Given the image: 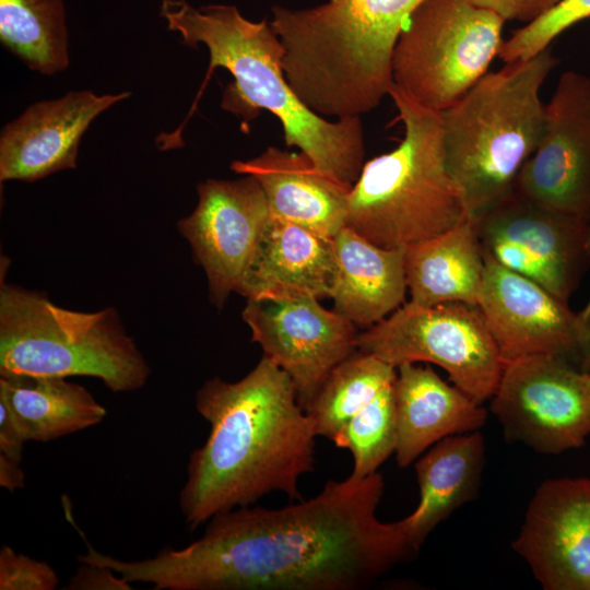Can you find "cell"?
Instances as JSON below:
<instances>
[{
  "label": "cell",
  "mask_w": 590,
  "mask_h": 590,
  "mask_svg": "<svg viewBox=\"0 0 590 590\" xmlns=\"http://www.w3.org/2000/svg\"><path fill=\"white\" fill-rule=\"evenodd\" d=\"M379 473L328 481L307 500L215 515L182 548L101 565L155 590H359L416 552L400 522H382Z\"/></svg>",
  "instance_id": "1"
},
{
  "label": "cell",
  "mask_w": 590,
  "mask_h": 590,
  "mask_svg": "<svg viewBox=\"0 0 590 590\" xmlns=\"http://www.w3.org/2000/svg\"><path fill=\"white\" fill-rule=\"evenodd\" d=\"M196 409L210 424L194 449L179 494L187 527L250 506L271 492L299 499L298 481L315 470L314 425L291 378L262 356L240 380H206Z\"/></svg>",
  "instance_id": "2"
},
{
  "label": "cell",
  "mask_w": 590,
  "mask_h": 590,
  "mask_svg": "<svg viewBox=\"0 0 590 590\" xmlns=\"http://www.w3.org/2000/svg\"><path fill=\"white\" fill-rule=\"evenodd\" d=\"M160 13L182 44L209 50L210 67L197 99L212 71L226 69L234 82L223 93L225 110L245 118L258 109L269 110L280 120L287 146H297L333 178L349 185L356 181L365 156L361 117L330 121L300 101L285 78L283 45L271 24L250 21L234 5L194 8L185 0H163Z\"/></svg>",
  "instance_id": "3"
},
{
  "label": "cell",
  "mask_w": 590,
  "mask_h": 590,
  "mask_svg": "<svg viewBox=\"0 0 590 590\" xmlns=\"http://www.w3.org/2000/svg\"><path fill=\"white\" fill-rule=\"evenodd\" d=\"M423 0H327L309 9L272 8L285 78L320 116L361 117L392 85L399 35Z\"/></svg>",
  "instance_id": "4"
},
{
  "label": "cell",
  "mask_w": 590,
  "mask_h": 590,
  "mask_svg": "<svg viewBox=\"0 0 590 590\" xmlns=\"http://www.w3.org/2000/svg\"><path fill=\"white\" fill-rule=\"evenodd\" d=\"M558 60L550 47L487 72L441 113L447 168L475 219L509 194L545 121L540 92Z\"/></svg>",
  "instance_id": "5"
},
{
  "label": "cell",
  "mask_w": 590,
  "mask_h": 590,
  "mask_svg": "<svg viewBox=\"0 0 590 590\" xmlns=\"http://www.w3.org/2000/svg\"><path fill=\"white\" fill-rule=\"evenodd\" d=\"M404 135L392 151L364 163L349 194L346 226L384 248H405L470 217L445 161L441 113L393 83L389 95Z\"/></svg>",
  "instance_id": "6"
},
{
  "label": "cell",
  "mask_w": 590,
  "mask_h": 590,
  "mask_svg": "<svg viewBox=\"0 0 590 590\" xmlns=\"http://www.w3.org/2000/svg\"><path fill=\"white\" fill-rule=\"evenodd\" d=\"M150 373L115 308H63L1 278L0 376L93 377L113 392H131Z\"/></svg>",
  "instance_id": "7"
},
{
  "label": "cell",
  "mask_w": 590,
  "mask_h": 590,
  "mask_svg": "<svg viewBox=\"0 0 590 590\" xmlns=\"http://www.w3.org/2000/svg\"><path fill=\"white\" fill-rule=\"evenodd\" d=\"M506 21L471 0H423L392 55V82L420 105L444 111L488 71Z\"/></svg>",
  "instance_id": "8"
},
{
  "label": "cell",
  "mask_w": 590,
  "mask_h": 590,
  "mask_svg": "<svg viewBox=\"0 0 590 590\" xmlns=\"http://www.w3.org/2000/svg\"><path fill=\"white\" fill-rule=\"evenodd\" d=\"M357 350L396 368L410 363L435 364L480 404L492 398L504 368L479 306L465 303H404L358 332Z\"/></svg>",
  "instance_id": "9"
},
{
  "label": "cell",
  "mask_w": 590,
  "mask_h": 590,
  "mask_svg": "<svg viewBox=\"0 0 590 590\" xmlns=\"http://www.w3.org/2000/svg\"><path fill=\"white\" fill-rule=\"evenodd\" d=\"M505 439L560 455L590 436V371L548 355L504 363L489 399Z\"/></svg>",
  "instance_id": "10"
},
{
  "label": "cell",
  "mask_w": 590,
  "mask_h": 590,
  "mask_svg": "<svg viewBox=\"0 0 590 590\" xmlns=\"http://www.w3.org/2000/svg\"><path fill=\"white\" fill-rule=\"evenodd\" d=\"M473 221L486 257L568 302L588 269L589 220L547 209L514 189Z\"/></svg>",
  "instance_id": "11"
},
{
  "label": "cell",
  "mask_w": 590,
  "mask_h": 590,
  "mask_svg": "<svg viewBox=\"0 0 590 590\" xmlns=\"http://www.w3.org/2000/svg\"><path fill=\"white\" fill-rule=\"evenodd\" d=\"M485 257L479 308L504 363L548 355L590 371V345L566 302Z\"/></svg>",
  "instance_id": "12"
},
{
  "label": "cell",
  "mask_w": 590,
  "mask_h": 590,
  "mask_svg": "<svg viewBox=\"0 0 590 590\" xmlns=\"http://www.w3.org/2000/svg\"><path fill=\"white\" fill-rule=\"evenodd\" d=\"M197 192L194 210L177 228L205 273L212 304L222 309L236 293L271 212L260 184L249 175L206 179Z\"/></svg>",
  "instance_id": "13"
},
{
  "label": "cell",
  "mask_w": 590,
  "mask_h": 590,
  "mask_svg": "<svg viewBox=\"0 0 590 590\" xmlns=\"http://www.w3.org/2000/svg\"><path fill=\"white\" fill-rule=\"evenodd\" d=\"M515 190L547 209L590 217V75L565 71L545 105L540 142Z\"/></svg>",
  "instance_id": "14"
},
{
  "label": "cell",
  "mask_w": 590,
  "mask_h": 590,
  "mask_svg": "<svg viewBox=\"0 0 590 590\" xmlns=\"http://www.w3.org/2000/svg\"><path fill=\"white\" fill-rule=\"evenodd\" d=\"M251 341L292 380L305 410L330 371L357 351L356 326L317 298L247 300Z\"/></svg>",
  "instance_id": "15"
},
{
  "label": "cell",
  "mask_w": 590,
  "mask_h": 590,
  "mask_svg": "<svg viewBox=\"0 0 590 590\" xmlns=\"http://www.w3.org/2000/svg\"><path fill=\"white\" fill-rule=\"evenodd\" d=\"M511 545L544 590H590V479L542 482Z\"/></svg>",
  "instance_id": "16"
},
{
  "label": "cell",
  "mask_w": 590,
  "mask_h": 590,
  "mask_svg": "<svg viewBox=\"0 0 590 590\" xmlns=\"http://www.w3.org/2000/svg\"><path fill=\"white\" fill-rule=\"evenodd\" d=\"M130 95L83 90L34 103L2 129L0 181L33 182L75 168L80 141L91 123Z\"/></svg>",
  "instance_id": "17"
},
{
  "label": "cell",
  "mask_w": 590,
  "mask_h": 590,
  "mask_svg": "<svg viewBox=\"0 0 590 590\" xmlns=\"http://www.w3.org/2000/svg\"><path fill=\"white\" fill-rule=\"evenodd\" d=\"M333 239L271 216L236 293L247 300L331 298Z\"/></svg>",
  "instance_id": "18"
},
{
  "label": "cell",
  "mask_w": 590,
  "mask_h": 590,
  "mask_svg": "<svg viewBox=\"0 0 590 590\" xmlns=\"http://www.w3.org/2000/svg\"><path fill=\"white\" fill-rule=\"evenodd\" d=\"M231 168L260 184L271 216L333 238L346 226L352 185L320 170L304 153L269 146Z\"/></svg>",
  "instance_id": "19"
},
{
  "label": "cell",
  "mask_w": 590,
  "mask_h": 590,
  "mask_svg": "<svg viewBox=\"0 0 590 590\" xmlns=\"http://www.w3.org/2000/svg\"><path fill=\"white\" fill-rule=\"evenodd\" d=\"M397 424L396 460L399 467L413 463L439 440L480 430L487 411L435 370L417 363L397 367L393 382Z\"/></svg>",
  "instance_id": "20"
},
{
  "label": "cell",
  "mask_w": 590,
  "mask_h": 590,
  "mask_svg": "<svg viewBox=\"0 0 590 590\" xmlns=\"http://www.w3.org/2000/svg\"><path fill=\"white\" fill-rule=\"evenodd\" d=\"M337 276L333 310L367 329L404 304V248L377 246L344 226L333 238Z\"/></svg>",
  "instance_id": "21"
},
{
  "label": "cell",
  "mask_w": 590,
  "mask_h": 590,
  "mask_svg": "<svg viewBox=\"0 0 590 590\" xmlns=\"http://www.w3.org/2000/svg\"><path fill=\"white\" fill-rule=\"evenodd\" d=\"M485 463V440L480 430L446 437L417 458L420 502L400 520L416 553L441 521L476 498Z\"/></svg>",
  "instance_id": "22"
},
{
  "label": "cell",
  "mask_w": 590,
  "mask_h": 590,
  "mask_svg": "<svg viewBox=\"0 0 590 590\" xmlns=\"http://www.w3.org/2000/svg\"><path fill=\"white\" fill-rule=\"evenodd\" d=\"M404 268L410 303L477 306L485 257L473 219L467 217L447 232L405 247Z\"/></svg>",
  "instance_id": "23"
},
{
  "label": "cell",
  "mask_w": 590,
  "mask_h": 590,
  "mask_svg": "<svg viewBox=\"0 0 590 590\" xmlns=\"http://www.w3.org/2000/svg\"><path fill=\"white\" fill-rule=\"evenodd\" d=\"M0 399L26 440L58 439L95 426L107 415L85 387L61 377L0 376Z\"/></svg>",
  "instance_id": "24"
},
{
  "label": "cell",
  "mask_w": 590,
  "mask_h": 590,
  "mask_svg": "<svg viewBox=\"0 0 590 590\" xmlns=\"http://www.w3.org/2000/svg\"><path fill=\"white\" fill-rule=\"evenodd\" d=\"M0 42L33 71L54 75L66 70L63 0H0Z\"/></svg>",
  "instance_id": "25"
},
{
  "label": "cell",
  "mask_w": 590,
  "mask_h": 590,
  "mask_svg": "<svg viewBox=\"0 0 590 590\" xmlns=\"http://www.w3.org/2000/svg\"><path fill=\"white\" fill-rule=\"evenodd\" d=\"M397 368L357 350L328 375L305 409L316 435L334 441L349 421L396 379Z\"/></svg>",
  "instance_id": "26"
},
{
  "label": "cell",
  "mask_w": 590,
  "mask_h": 590,
  "mask_svg": "<svg viewBox=\"0 0 590 590\" xmlns=\"http://www.w3.org/2000/svg\"><path fill=\"white\" fill-rule=\"evenodd\" d=\"M393 382L358 411L333 441L337 447L349 449L352 453L353 470L350 476L355 480L376 473L396 451Z\"/></svg>",
  "instance_id": "27"
},
{
  "label": "cell",
  "mask_w": 590,
  "mask_h": 590,
  "mask_svg": "<svg viewBox=\"0 0 590 590\" xmlns=\"http://www.w3.org/2000/svg\"><path fill=\"white\" fill-rule=\"evenodd\" d=\"M590 17V0H563L540 19L523 25L504 40L498 57L505 62L527 60L545 48L563 32Z\"/></svg>",
  "instance_id": "28"
},
{
  "label": "cell",
  "mask_w": 590,
  "mask_h": 590,
  "mask_svg": "<svg viewBox=\"0 0 590 590\" xmlns=\"http://www.w3.org/2000/svg\"><path fill=\"white\" fill-rule=\"evenodd\" d=\"M59 583L46 562L17 553L9 545L0 550V590H54Z\"/></svg>",
  "instance_id": "29"
},
{
  "label": "cell",
  "mask_w": 590,
  "mask_h": 590,
  "mask_svg": "<svg viewBox=\"0 0 590 590\" xmlns=\"http://www.w3.org/2000/svg\"><path fill=\"white\" fill-rule=\"evenodd\" d=\"M474 4L488 9L505 21L529 24L558 5L563 0H471Z\"/></svg>",
  "instance_id": "30"
},
{
  "label": "cell",
  "mask_w": 590,
  "mask_h": 590,
  "mask_svg": "<svg viewBox=\"0 0 590 590\" xmlns=\"http://www.w3.org/2000/svg\"><path fill=\"white\" fill-rule=\"evenodd\" d=\"M67 589L71 590H129L131 583L110 568L81 563L70 578Z\"/></svg>",
  "instance_id": "31"
},
{
  "label": "cell",
  "mask_w": 590,
  "mask_h": 590,
  "mask_svg": "<svg viewBox=\"0 0 590 590\" xmlns=\"http://www.w3.org/2000/svg\"><path fill=\"white\" fill-rule=\"evenodd\" d=\"M26 441L11 410L0 399V453L21 462Z\"/></svg>",
  "instance_id": "32"
},
{
  "label": "cell",
  "mask_w": 590,
  "mask_h": 590,
  "mask_svg": "<svg viewBox=\"0 0 590 590\" xmlns=\"http://www.w3.org/2000/svg\"><path fill=\"white\" fill-rule=\"evenodd\" d=\"M20 463L0 453V485L10 492L24 487L25 475Z\"/></svg>",
  "instance_id": "33"
},
{
  "label": "cell",
  "mask_w": 590,
  "mask_h": 590,
  "mask_svg": "<svg viewBox=\"0 0 590 590\" xmlns=\"http://www.w3.org/2000/svg\"><path fill=\"white\" fill-rule=\"evenodd\" d=\"M589 246H590V217H589ZM577 319L585 341L590 345V297L583 309L577 312Z\"/></svg>",
  "instance_id": "34"
}]
</instances>
